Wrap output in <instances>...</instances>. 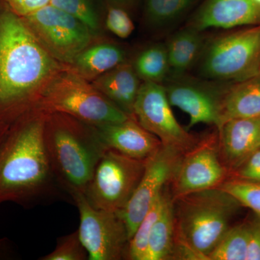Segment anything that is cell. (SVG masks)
I'll list each match as a JSON object with an SVG mask.
<instances>
[{"label":"cell","instance_id":"cell-3","mask_svg":"<svg viewBox=\"0 0 260 260\" xmlns=\"http://www.w3.org/2000/svg\"><path fill=\"white\" fill-rule=\"evenodd\" d=\"M241 207L216 187L173 198L175 223L174 259L208 260Z\"/></svg>","mask_w":260,"mask_h":260},{"label":"cell","instance_id":"cell-17","mask_svg":"<svg viewBox=\"0 0 260 260\" xmlns=\"http://www.w3.org/2000/svg\"><path fill=\"white\" fill-rule=\"evenodd\" d=\"M93 85L123 112L134 116L135 103L141 84L133 65L122 63L98 77Z\"/></svg>","mask_w":260,"mask_h":260},{"label":"cell","instance_id":"cell-14","mask_svg":"<svg viewBox=\"0 0 260 260\" xmlns=\"http://www.w3.org/2000/svg\"><path fill=\"white\" fill-rule=\"evenodd\" d=\"M260 24V8L251 0H204L187 25L205 31Z\"/></svg>","mask_w":260,"mask_h":260},{"label":"cell","instance_id":"cell-27","mask_svg":"<svg viewBox=\"0 0 260 260\" xmlns=\"http://www.w3.org/2000/svg\"><path fill=\"white\" fill-rule=\"evenodd\" d=\"M49 4L78 19L91 34L100 30V17L92 0H51Z\"/></svg>","mask_w":260,"mask_h":260},{"label":"cell","instance_id":"cell-2","mask_svg":"<svg viewBox=\"0 0 260 260\" xmlns=\"http://www.w3.org/2000/svg\"><path fill=\"white\" fill-rule=\"evenodd\" d=\"M47 114L32 108L10 124L0 144V203L34 204L58 184L44 140Z\"/></svg>","mask_w":260,"mask_h":260},{"label":"cell","instance_id":"cell-26","mask_svg":"<svg viewBox=\"0 0 260 260\" xmlns=\"http://www.w3.org/2000/svg\"><path fill=\"white\" fill-rule=\"evenodd\" d=\"M220 188L234 197L241 205L260 215V181L229 177Z\"/></svg>","mask_w":260,"mask_h":260},{"label":"cell","instance_id":"cell-18","mask_svg":"<svg viewBox=\"0 0 260 260\" xmlns=\"http://www.w3.org/2000/svg\"><path fill=\"white\" fill-rule=\"evenodd\" d=\"M206 40L204 31L190 25L174 32L165 44L169 66L167 79L185 76L197 64Z\"/></svg>","mask_w":260,"mask_h":260},{"label":"cell","instance_id":"cell-23","mask_svg":"<svg viewBox=\"0 0 260 260\" xmlns=\"http://www.w3.org/2000/svg\"><path fill=\"white\" fill-rule=\"evenodd\" d=\"M133 68L144 82L164 84L169 76V66L165 44H155L138 54Z\"/></svg>","mask_w":260,"mask_h":260},{"label":"cell","instance_id":"cell-31","mask_svg":"<svg viewBox=\"0 0 260 260\" xmlns=\"http://www.w3.org/2000/svg\"><path fill=\"white\" fill-rule=\"evenodd\" d=\"M246 260H260V215L249 221V239Z\"/></svg>","mask_w":260,"mask_h":260},{"label":"cell","instance_id":"cell-20","mask_svg":"<svg viewBox=\"0 0 260 260\" xmlns=\"http://www.w3.org/2000/svg\"><path fill=\"white\" fill-rule=\"evenodd\" d=\"M126 52L120 46L110 43L87 47L75 58L78 73L84 78H98L126 62Z\"/></svg>","mask_w":260,"mask_h":260},{"label":"cell","instance_id":"cell-9","mask_svg":"<svg viewBox=\"0 0 260 260\" xmlns=\"http://www.w3.org/2000/svg\"><path fill=\"white\" fill-rule=\"evenodd\" d=\"M220 157L218 131L200 138L194 148L183 155L169 183L172 198L220 187L230 177Z\"/></svg>","mask_w":260,"mask_h":260},{"label":"cell","instance_id":"cell-4","mask_svg":"<svg viewBox=\"0 0 260 260\" xmlns=\"http://www.w3.org/2000/svg\"><path fill=\"white\" fill-rule=\"evenodd\" d=\"M44 140L58 186L83 194L106 150L95 126L61 113L46 118Z\"/></svg>","mask_w":260,"mask_h":260},{"label":"cell","instance_id":"cell-13","mask_svg":"<svg viewBox=\"0 0 260 260\" xmlns=\"http://www.w3.org/2000/svg\"><path fill=\"white\" fill-rule=\"evenodd\" d=\"M198 80L187 75L170 78L164 88L172 107L179 108L189 116L188 128L200 123L220 126V111L224 92L229 83Z\"/></svg>","mask_w":260,"mask_h":260},{"label":"cell","instance_id":"cell-21","mask_svg":"<svg viewBox=\"0 0 260 260\" xmlns=\"http://www.w3.org/2000/svg\"><path fill=\"white\" fill-rule=\"evenodd\" d=\"M175 246V223L171 194L152 228L145 260L174 259Z\"/></svg>","mask_w":260,"mask_h":260},{"label":"cell","instance_id":"cell-32","mask_svg":"<svg viewBox=\"0 0 260 260\" xmlns=\"http://www.w3.org/2000/svg\"><path fill=\"white\" fill-rule=\"evenodd\" d=\"M10 9L23 18L31 14L43 7L49 5L51 0H4Z\"/></svg>","mask_w":260,"mask_h":260},{"label":"cell","instance_id":"cell-11","mask_svg":"<svg viewBox=\"0 0 260 260\" xmlns=\"http://www.w3.org/2000/svg\"><path fill=\"white\" fill-rule=\"evenodd\" d=\"M134 116L145 129L156 136L162 145L185 153L200 138L180 125L168 100L164 85L144 82L140 85L134 106Z\"/></svg>","mask_w":260,"mask_h":260},{"label":"cell","instance_id":"cell-1","mask_svg":"<svg viewBox=\"0 0 260 260\" xmlns=\"http://www.w3.org/2000/svg\"><path fill=\"white\" fill-rule=\"evenodd\" d=\"M55 68L23 18L0 0V121L11 124L35 107Z\"/></svg>","mask_w":260,"mask_h":260},{"label":"cell","instance_id":"cell-8","mask_svg":"<svg viewBox=\"0 0 260 260\" xmlns=\"http://www.w3.org/2000/svg\"><path fill=\"white\" fill-rule=\"evenodd\" d=\"M80 214L78 234L89 260L126 259L129 237L119 212L96 209L83 194L72 196Z\"/></svg>","mask_w":260,"mask_h":260},{"label":"cell","instance_id":"cell-25","mask_svg":"<svg viewBox=\"0 0 260 260\" xmlns=\"http://www.w3.org/2000/svg\"><path fill=\"white\" fill-rule=\"evenodd\" d=\"M249 222L233 225L225 232L208 260H246Z\"/></svg>","mask_w":260,"mask_h":260},{"label":"cell","instance_id":"cell-7","mask_svg":"<svg viewBox=\"0 0 260 260\" xmlns=\"http://www.w3.org/2000/svg\"><path fill=\"white\" fill-rule=\"evenodd\" d=\"M146 160L107 149L98 162L83 194L96 209L120 212L129 201L144 173Z\"/></svg>","mask_w":260,"mask_h":260},{"label":"cell","instance_id":"cell-10","mask_svg":"<svg viewBox=\"0 0 260 260\" xmlns=\"http://www.w3.org/2000/svg\"><path fill=\"white\" fill-rule=\"evenodd\" d=\"M22 18L42 45L61 60L73 62L90 44V30L78 19L51 4Z\"/></svg>","mask_w":260,"mask_h":260},{"label":"cell","instance_id":"cell-5","mask_svg":"<svg viewBox=\"0 0 260 260\" xmlns=\"http://www.w3.org/2000/svg\"><path fill=\"white\" fill-rule=\"evenodd\" d=\"M198 65L203 79L235 83L260 74V24L207 38Z\"/></svg>","mask_w":260,"mask_h":260},{"label":"cell","instance_id":"cell-24","mask_svg":"<svg viewBox=\"0 0 260 260\" xmlns=\"http://www.w3.org/2000/svg\"><path fill=\"white\" fill-rule=\"evenodd\" d=\"M167 186L149 209L148 213L137 228L133 237L129 239L126 259L145 260L152 228L171 195L170 189H168Z\"/></svg>","mask_w":260,"mask_h":260},{"label":"cell","instance_id":"cell-15","mask_svg":"<svg viewBox=\"0 0 260 260\" xmlns=\"http://www.w3.org/2000/svg\"><path fill=\"white\" fill-rule=\"evenodd\" d=\"M217 131L220 157L230 174L260 149V116L230 119Z\"/></svg>","mask_w":260,"mask_h":260},{"label":"cell","instance_id":"cell-36","mask_svg":"<svg viewBox=\"0 0 260 260\" xmlns=\"http://www.w3.org/2000/svg\"><path fill=\"white\" fill-rule=\"evenodd\" d=\"M251 1L260 8V0H251Z\"/></svg>","mask_w":260,"mask_h":260},{"label":"cell","instance_id":"cell-28","mask_svg":"<svg viewBox=\"0 0 260 260\" xmlns=\"http://www.w3.org/2000/svg\"><path fill=\"white\" fill-rule=\"evenodd\" d=\"M41 260H86L88 254L80 240L78 231L60 238L55 249Z\"/></svg>","mask_w":260,"mask_h":260},{"label":"cell","instance_id":"cell-29","mask_svg":"<svg viewBox=\"0 0 260 260\" xmlns=\"http://www.w3.org/2000/svg\"><path fill=\"white\" fill-rule=\"evenodd\" d=\"M106 26L109 31L121 39H126L133 34L135 26L126 9L111 5L106 16Z\"/></svg>","mask_w":260,"mask_h":260},{"label":"cell","instance_id":"cell-12","mask_svg":"<svg viewBox=\"0 0 260 260\" xmlns=\"http://www.w3.org/2000/svg\"><path fill=\"white\" fill-rule=\"evenodd\" d=\"M184 153L174 147L161 145L146 160L144 173L134 194L119 212L127 229L129 239L149 209L170 183Z\"/></svg>","mask_w":260,"mask_h":260},{"label":"cell","instance_id":"cell-16","mask_svg":"<svg viewBox=\"0 0 260 260\" xmlns=\"http://www.w3.org/2000/svg\"><path fill=\"white\" fill-rule=\"evenodd\" d=\"M95 126L106 148L130 158L147 160L162 145L158 138L145 129L135 117Z\"/></svg>","mask_w":260,"mask_h":260},{"label":"cell","instance_id":"cell-30","mask_svg":"<svg viewBox=\"0 0 260 260\" xmlns=\"http://www.w3.org/2000/svg\"><path fill=\"white\" fill-rule=\"evenodd\" d=\"M230 177L244 180L260 181V149L233 172Z\"/></svg>","mask_w":260,"mask_h":260},{"label":"cell","instance_id":"cell-35","mask_svg":"<svg viewBox=\"0 0 260 260\" xmlns=\"http://www.w3.org/2000/svg\"><path fill=\"white\" fill-rule=\"evenodd\" d=\"M5 243L4 241L0 240V254L4 251Z\"/></svg>","mask_w":260,"mask_h":260},{"label":"cell","instance_id":"cell-33","mask_svg":"<svg viewBox=\"0 0 260 260\" xmlns=\"http://www.w3.org/2000/svg\"><path fill=\"white\" fill-rule=\"evenodd\" d=\"M107 1L109 2L111 5H117L126 10L128 8L135 5L138 0H107Z\"/></svg>","mask_w":260,"mask_h":260},{"label":"cell","instance_id":"cell-19","mask_svg":"<svg viewBox=\"0 0 260 260\" xmlns=\"http://www.w3.org/2000/svg\"><path fill=\"white\" fill-rule=\"evenodd\" d=\"M259 116L260 74L242 81L229 83L222 99L219 127L230 119Z\"/></svg>","mask_w":260,"mask_h":260},{"label":"cell","instance_id":"cell-6","mask_svg":"<svg viewBox=\"0 0 260 260\" xmlns=\"http://www.w3.org/2000/svg\"><path fill=\"white\" fill-rule=\"evenodd\" d=\"M34 108L47 114H68L93 126L122 122L134 117L77 73H66L53 80L43 90Z\"/></svg>","mask_w":260,"mask_h":260},{"label":"cell","instance_id":"cell-22","mask_svg":"<svg viewBox=\"0 0 260 260\" xmlns=\"http://www.w3.org/2000/svg\"><path fill=\"white\" fill-rule=\"evenodd\" d=\"M200 0H144L145 21L156 30H167L196 6Z\"/></svg>","mask_w":260,"mask_h":260},{"label":"cell","instance_id":"cell-34","mask_svg":"<svg viewBox=\"0 0 260 260\" xmlns=\"http://www.w3.org/2000/svg\"><path fill=\"white\" fill-rule=\"evenodd\" d=\"M10 123L3 122V121H0V144H1L3 140H4L5 135L8 133V129H9Z\"/></svg>","mask_w":260,"mask_h":260}]
</instances>
